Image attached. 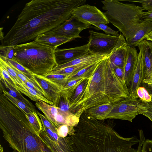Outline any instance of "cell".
Instances as JSON below:
<instances>
[{
  "label": "cell",
  "instance_id": "6da1fadb",
  "mask_svg": "<svg viewBox=\"0 0 152 152\" xmlns=\"http://www.w3.org/2000/svg\"><path fill=\"white\" fill-rule=\"evenodd\" d=\"M86 0H32L26 3L11 29L1 40L3 46H15L34 40L61 25L73 9Z\"/></svg>",
  "mask_w": 152,
  "mask_h": 152
},
{
  "label": "cell",
  "instance_id": "7a4b0ae2",
  "mask_svg": "<svg viewBox=\"0 0 152 152\" xmlns=\"http://www.w3.org/2000/svg\"><path fill=\"white\" fill-rule=\"evenodd\" d=\"M91 118L83 113L74 134L68 137L72 152H137L132 148L139 143L135 136L124 137L114 129L113 123Z\"/></svg>",
  "mask_w": 152,
  "mask_h": 152
},
{
  "label": "cell",
  "instance_id": "3957f363",
  "mask_svg": "<svg viewBox=\"0 0 152 152\" xmlns=\"http://www.w3.org/2000/svg\"><path fill=\"white\" fill-rule=\"evenodd\" d=\"M108 57L100 61L78 101L70 111L82 113L95 106L114 104L129 97V89L115 74Z\"/></svg>",
  "mask_w": 152,
  "mask_h": 152
},
{
  "label": "cell",
  "instance_id": "277c9868",
  "mask_svg": "<svg viewBox=\"0 0 152 152\" xmlns=\"http://www.w3.org/2000/svg\"><path fill=\"white\" fill-rule=\"evenodd\" d=\"M0 128L13 152H42L46 147L25 114L0 94Z\"/></svg>",
  "mask_w": 152,
  "mask_h": 152
},
{
  "label": "cell",
  "instance_id": "5b68a950",
  "mask_svg": "<svg viewBox=\"0 0 152 152\" xmlns=\"http://www.w3.org/2000/svg\"><path fill=\"white\" fill-rule=\"evenodd\" d=\"M103 13L107 20L124 37L127 43L150 21L144 20L142 7L134 3H124L118 0L102 1Z\"/></svg>",
  "mask_w": 152,
  "mask_h": 152
},
{
  "label": "cell",
  "instance_id": "8992f818",
  "mask_svg": "<svg viewBox=\"0 0 152 152\" xmlns=\"http://www.w3.org/2000/svg\"><path fill=\"white\" fill-rule=\"evenodd\" d=\"M13 60L34 74L44 76L57 66L55 49L34 41L14 46Z\"/></svg>",
  "mask_w": 152,
  "mask_h": 152
},
{
  "label": "cell",
  "instance_id": "52a82bcc",
  "mask_svg": "<svg viewBox=\"0 0 152 152\" xmlns=\"http://www.w3.org/2000/svg\"><path fill=\"white\" fill-rule=\"evenodd\" d=\"M89 33L88 50L93 54L109 56L115 49L126 42L122 34L115 36L92 30H89Z\"/></svg>",
  "mask_w": 152,
  "mask_h": 152
},
{
  "label": "cell",
  "instance_id": "ba28073f",
  "mask_svg": "<svg viewBox=\"0 0 152 152\" xmlns=\"http://www.w3.org/2000/svg\"><path fill=\"white\" fill-rule=\"evenodd\" d=\"M142 102L140 99L129 97L113 104L112 109L107 116V119H119L132 122L138 115L145 112Z\"/></svg>",
  "mask_w": 152,
  "mask_h": 152
},
{
  "label": "cell",
  "instance_id": "9c48e42d",
  "mask_svg": "<svg viewBox=\"0 0 152 152\" xmlns=\"http://www.w3.org/2000/svg\"><path fill=\"white\" fill-rule=\"evenodd\" d=\"M91 25L72 15L61 25L45 34L63 36L74 39L81 38L79 35L80 32L89 28Z\"/></svg>",
  "mask_w": 152,
  "mask_h": 152
},
{
  "label": "cell",
  "instance_id": "30bf717a",
  "mask_svg": "<svg viewBox=\"0 0 152 152\" xmlns=\"http://www.w3.org/2000/svg\"><path fill=\"white\" fill-rule=\"evenodd\" d=\"M72 15L85 23H97L108 24L109 22L102 12L96 7L84 4L73 9Z\"/></svg>",
  "mask_w": 152,
  "mask_h": 152
},
{
  "label": "cell",
  "instance_id": "8fae6325",
  "mask_svg": "<svg viewBox=\"0 0 152 152\" xmlns=\"http://www.w3.org/2000/svg\"><path fill=\"white\" fill-rule=\"evenodd\" d=\"M141 55L143 71L142 82L152 86V42L144 39L137 45Z\"/></svg>",
  "mask_w": 152,
  "mask_h": 152
},
{
  "label": "cell",
  "instance_id": "7c38bea8",
  "mask_svg": "<svg viewBox=\"0 0 152 152\" xmlns=\"http://www.w3.org/2000/svg\"><path fill=\"white\" fill-rule=\"evenodd\" d=\"M90 53L87 43L82 46L70 48L61 49L57 48L55 50L54 55L56 62L58 66Z\"/></svg>",
  "mask_w": 152,
  "mask_h": 152
},
{
  "label": "cell",
  "instance_id": "4fadbf2b",
  "mask_svg": "<svg viewBox=\"0 0 152 152\" xmlns=\"http://www.w3.org/2000/svg\"><path fill=\"white\" fill-rule=\"evenodd\" d=\"M35 79L46 93L48 99L54 106L58 107L60 99L62 88L44 76L34 74Z\"/></svg>",
  "mask_w": 152,
  "mask_h": 152
},
{
  "label": "cell",
  "instance_id": "5bb4252c",
  "mask_svg": "<svg viewBox=\"0 0 152 152\" xmlns=\"http://www.w3.org/2000/svg\"><path fill=\"white\" fill-rule=\"evenodd\" d=\"M139 53L135 48L127 46L126 60L124 67V80L127 87L129 86L137 63Z\"/></svg>",
  "mask_w": 152,
  "mask_h": 152
},
{
  "label": "cell",
  "instance_id": "9a60e30c",
  "mask_svg": "<svg viewBox=\"0 0 152 152\" xmlns=\"http://www.w3.org/2000/svg\"><path fill=\"white\" fill-rule=\"evenodd\" d=\"M58 112L56 116L53 124L57 127L62 124L74 127L78 124L83 113L78 110L75 113L70 111H63L58 107Z\"/></svg>",
  "mask_w": 152,
  "mask_h": 152
},
{
  "label": "cell",
  "instance_id": "2e32d148",
  "mask_svg": "<svg viewBox=\"0 0 152 152\" xmlns=\"http://www.w3.org/2000/svg\"><path fill=\"white\" fill-rule=\"evenodd\" d=\"M137 64L135 68L132 78L128 88L129 97L134 99L138 98L137 94V88L142 82L143 77L141 53L139 51Z\"/></svg>",
  "mask_w": 152,
  "mask_h": 152
},
{
  "label": "cell",
  "instance_id": "e0dca14e",
  "mask_svg": "<svg viewBox=\"0 0 152 152\" xmlns=\"http://www.w3.org/2000/svg\"><path fill=\"white\" fill-rule=\"evenodd\" d=\"M73 40L65 37L44 34L38 36L34 41L55 50L58 46Z\"/></svg>",
  "mask_w": 152,
  "mask_h": 152
},
{
  "label": "cell",
  "instance_id": "ac0fdd59",
  "mask_svg": "<svg viewBox=\"0 0 152 152\" xmlns=\"http://www.w3.org/2000/svg\"><path fill=\"white\" fill-rule=\"evenodd\" d=\"M113 104H106L92 107L84 112L86 115L98 120H105L112 109Z\"/></svg>",
  "mask_w": 152,
  "mask_h": 152
},
{
  "label": "cell",
  "instance_id": "d6986e66",
  "mask_svg": "<svg viewBox=\"0 0 152 152\" xmlns=\"http://www.w3.org/2000/svg\"><path fill=\"white\" fill-rule=\"evenodd\" d=\"M127 47V43L126 42L111 53L108 58L112 64L124 68L126 57Z\"/></svg>",
  "mask_w": 152,
  "mask_h": 152
},
{
  "label": "cell",
  "instance_id": "ffe728a7",
  "mask_svg": "<svg viewBox=\"0 0 152 152\" xmlns=\"http://www.w3.org/2000/svg\"><path fill=\"white\" fill-rule=\"evenodd\" d=\"M0 58L9 63L19 71L26 77L29 81L32 83L36 87L45 94L47 97V99L49 100L48 95L43 89L39 83L34 78V74L13 60L9 59L1 56H0Z\"/></svg>",
  "mask_w": 152,
  "mask_h": 152
},
{
  "label": "cell",
  "instance_id": "44dd1931",
  "mask_svg": "<svg viewBox=\"0 0 152 152\" xmlns=\"http://www.w3.org/2000/svg\"><path fill=\"white\" fill-rule=\"evenodd\" d=\"M16 89L21 93L28 97L32 100L36 102L42 101L50 105H54L53 103L44 96L39 94L34 89L28 87L24 83L23 86L16 85Z\"/></svg>",
  "mask_w": 152,
  "mask_h": 152
},
{
  "label": "cell",
  "instance_id": "7402d4cb",
  "mask_svg": "<svg viewBox=\"0 0 152 152\" xmlns=\"http://www.w3.org/2000/svg\"><path fill=\"white\" fill-rule=\"evenodd\" d=\"M35 105L36 107L53 124L55 117L58 113V107L41 100L36 102Z\"/></svg>",
  "mask_w": 152,
  "mask_h": 152
},
{
  "label": "cell",
  "instance_id": "603a6c76",
  "mask_svg": "<svg viewBox=\"0 0 152 152\" xmlns=\"http://www.w3.org/2000/svg\"><path fill=\"white\" fill-rule=\"evenodd\" d=\"M86 78L80 77L69 80L62 88L61 94L70 100L77 86Z\"/></svg>",
  "mask_w": 152,
  "mask_h": 152
},
{
  "label": "cell",
  "instance_id": "cb8c5ba5",
  "mask_svg": "<svg viewBox=\"0 0 152 152\" xmlns=\"http://www.w3.org/2000/svg\"><path fill=\"white\" fill-rule=\"evenodd\" d=\"M39 136L46 148L51 152H70L64 150L57 142L51 140L44 131L43 127L40 133Z\"/></svg>",
  "mask_w": 152,
  "mask_h": 152
},
{
  "label": "cell",
  "instance_id": "d4e9b609",
  "mask_svg": "<svg viewBox=\"0 0 152 152\" xmlns=\"http://www.w3.org/2000/svg\"><path fill=\"white\" fill-rule=\"evenodd\" d=\"M94 64L89 63L85 64L70 66L59 70L52 71L48 74H64L67 75L69 76L75 74L83 69Z\"/></svg>",
  "mask_w": 152,
  "mask_h": 152
},
{
  "label": "cell",
  "instance_id": "484cf974",
  "mask_svg": "<svg viewBox=\"0 0 152 152\" xmlns=\"http://www.w3.org/2000/svg\"><path fill=\"white\" fill-rule=\"evenodd\" d=\"M26 116L37 134L39 136L43 126L37 112H32L30 114H26Z\"/></svg>",
  "mask_w": 152,
  "mask_h": 152
},
{
  "label": "cell",
  "instance_id": "4316f807",
  "mask_svg": "<svg viewBox=\"0 0 152 152\" xmlns=\"http://www.w3.org/2000/svg\"><path fill=\"white\" fill-rule=\"evenodd\" d=\"M99 62L91 65L75 74L68 76L69 80L80 77H84L89 79L93 74Z\"/></svg>",
  "mask_w": 152,
  "mask_h": 152
},
{
  "label": "cell",
  "instance_id": "83f0119b",
  "mask_svg": "<svg viewBox=\"0 0 152 152\" xmlns=\"http://www.w3.org/2000/svg\"><path fill=\"white\" fill-rule=\"evenodd\" d=\"M0 78L6 88L16 89V84L4 67L0 64Z\"/></svg>",
  "mask_w": 152,
  "mask_h": 152
},
{
  "label": "cell",
  "instance_id": "f1b7e54d",
  "mask_svg": "<svg viewBox=\"0 0 152 152\" xmlns=\"http://www.w3.org/2000/svg\"><path fill=\"white\" fill-rule=\"evenodd\" d=\"M1 92H2L4 95L8 100L19 108L25 114H29L32 112L25 104L11 96L7 91L3 90Z\"/></svg>",
  "mask_w": 152,
  "mask_h": 152
},
{
  "label": "cell",
  "instance_id": "f546056e",
  "mask_svg": "<svg viewBox=\"0 0 152 152\" xmlns=\"http://www.w3.org/2000/svg\"><path fill=\"white\" fill-rule=\"evenodd\" d=\"M7 88L8 89V92L11 96L22 102L32 112L37 111L33 104L23 96L19 91L15 89L11 88Z\"/></svg>",
  "mask_w": 152,
  "mask_h": 152
},
{
  "label": "cell",
  "instance_id": "4dcf8cb0",
  "mask_svg": "<svg viewBox=\"0 0 152 152\" xmlns=\"http://www.w3.org/2000/svg\"><path fill=\"white\" fill-rule=\"evenodd\" d=\"M88 79H85L77 88L72 96L70 99L71 102L70 110L78 101L83 94L88 82Z\"/></svg>",
  "mask_w": 152,
  "mask_h": 152
},
{
  "label": "cell",
  "instance_id": "1f68e13d",
  "mask_svg": "<svg viewBox=\"0 0 152 152\" xmlns=\"http://www.w3.org/2000/svg\"><path fill=\"white\" fill-rule=\"evenodd\" d=\"M44 76L58 84L62 88L69 80L68 78L69 76L66 75L48 74Z\"/></svg>",
  "mask_w": 152,
  "mask_h": 152
},
{
  "label": "cell",
  "instance_id": "d6a6232c",
  "mask_svg": "<svg viewBox=\"0 0 152 152\" xmlns=\"http://www.w3.org/2000/svg\"><path fill=\"white\" fill-rule=\"evenodd\" d=\"M0 64L6 69L11 77L15 82L16 85L23 86L24 82L18 77L16 72L6 61L0 58Z\"/></svg>",
  "mask_w": 152,
  "mask_h": 152
},
{
  "label": "cell",
  "instance_id": "836d02e7",
  "mask_svg": "<svg viewBox=\"0 0 152 152\" xmlns=\"http://www.w3.org/2000/svg\"><path fill=\"white\" fill-rule=\"evenodd\" d=\"M57 134L61 137H66L68 135L70 136L74 134V127L62 124L58 126L57 127Z\"/></svg>",
  "mask_w": 152,
  "mask_h": 152
},
{
  "label": "cell",
  "instance_id": "e575fe53",
  "mask_svg": "<svg viewBox=\"0 0 152 152\" xmlns=\"http://www.w3.org/2000/svg\"><path fill=\"white\" fill-rule=\"evenodd\" d=\"M137 95L140 99L144 102H150L152 101V96L144 87L140 86L137 91Z\"/></svg>",
  "mask_w": 152,
  "mask_h": 152
},
{
  "label": "cell",
  "instance_id": "d590c367",
  "mask_svg": "<svg viewBox=\"0 0 152 152\" xmlns=\"http://www.w3.org/2000/svg\"><path fill=\"white\" fill-rule=\"evenodd\" d=\"M14 53V46H3L0 47V56L8 59H13Z\"/></svg>",
  "mask_w": 152,
  "mask_h": 152
},
{
  "label": "cell",
  "instance_id": "8d00e7d4",
  "mask_svg": "<svg viewBox=\"0 0 152 152\" xmlns=\"http://www.w3.org/2000/svg\"><path fill=\"white\" fill-rule=\"evenodd\" d=\"M90 24L103 31L106 34L115 36H118L120 35L118 34V31H116L113 30L106 24L97 23H91Z\"/></svg>",
  "mask_w": 152,
  "mask_h": 152
},
{
  "label": "cell",
  "instance_id": "74e56055",
  "mask_svg": "<svg viewBox=\"0 0 152 152\" xmlns=\"http://www.w3.org/2000/svg\"><path fill=\"white\" fill-rule=\"evenodd\" d=\"M37 112L40 118L42 125L57 133V128L56 126L45 115H43L39 111H37Z\"/></svg>",
  "mask_w": 152,
  "mask_h": 152
},
{
  "label": "cell",
  "instance_id": "f35d334b",
  "mask_svg": "<svg viewBox=\"0 0 152 152\" xmlns=\"http://www.w3.org/2000/svg\"><path fill=\"white\" fill-rule=\"evenodd\" d=\"M71 102L69 99L61 94L58 106L63 111H70Z\"/></svg>",
  "mask_w": 152,
  "mask_h": 152
},
{
  "label": "cell",
  "instance_id": "ab89813d",
  "mask_svg": "<svg viewBox=\"0 0 152 152\" xmlns=\"http://www.w3.org/2000/svg\"><path fill=\"white\" fill-rule=\"evenodd\" d=\"M128 1L140 3L141 4V7L143 10H146L147 12L152 11V0L129 1Z\"/></svg>",
  "mask_w": 152,
  "mask_h": 152
},
{
  "label": "cell",
  "instance_id": "60d3db41",
  "mask_svg": "<svg viewBox=\"0 0 152 152\" xmlns=\"http://www.w3.org/2000/svg\"><path fill=\"white\" fill-rule=\"evenodd\" d=\"M142 102L145 111L141 114L147 117L152 122V100L150 102Z\"/></svg>",
  "mask_w": 152,
  "mask_h": 152
},
{
  "label": "cell",
  "instance_id": "b9f144b4",
  "mask_svg": "<svg viewBox=\"0 0 152 152\" xmlns=\"http://www.w3.org/2000/svg\"><path fill=\"white\" fill-rule=\"evenodd\" d=\"M112 65L114 71L118 77L122 82L125 83L124 68L118 67L113 64H112Z\"/></svg>",
  "mask_w": 152,
  "mask_h": 152
},
{
  "label": "cell",
  "instance_id": "7bdbcfd3",
  "mask_svg": "<svg viewBox=\"0 0 152 152\" xmlns=\"http://www.w3.org/2000/svg\"><path fill=\"white\" fill-rule=\"evenodd\" d=\"M142 152H152V140H145L142 146Z\"/></svg>",
  "mask_w": 152,
  "mask_h": 152
},
{
  "label": "cell",
  "instance_id": "ee69618b",
  "mask_svg": "<svg viewBox=\"0 0 152 152\" xmlns=\"http://www.w3.org/2000/svg\"><path fill=\"white\" fill-rule=\"evenodd\" d=\"M140 140L139 145L137 149V152H142V146L143 143L145 140V137L144 136L143 131L142 130H139Z\"/></svg>",
  "mask_w": 152,
  "mask_h": 152
},
{
  "label": "cell",
  "instance_id": "f6af8a7d",
  "mask_svg": "<svg viewBox=\"0 0 152 152\" xmlns=\"http://www.w3.org/2000/svg\"><path fill=\"white\" fill-rule=\"evenodd\" d=\"M5 61L7 63L9 64V65H10L15 71L18 77L21 79V80L23 81V82L25 83L27 82V80H28L26 77L18 69H17L16 68L11 65L9 63Z\"/></svg>",
  "mask_w": 152,
  "mask_h": 152
},
{
  "label": "cell",
  "instance_id": "bcb514c9",
  "mask_svg": "<svg viewBox=\"0 0 152 152\" xmlns=\"http://www.w3.org/2000/svg\"><path fill=\"white\" fill-rule=\"evenodd\" d=\"M142 19L145 21L152 22V11L144 12Z\"/></svg>",
  "mask_w": 152,
  "mask_h": 152
},
{
  "label": "cell",
  "instance_id": "7dc6e473",
  "mask_svg": "<svg viewBox=\"0 0 152 152\" xmlns=\"http://www.w3.org/2000/svg\"><path fill=\"white\" fill-rule=\"evenodd\" d=\"M145 39L152 42V32L147 35L145 37Z\"/></svg>",
  "mask_w": 152,
  "mask_h": 152
},
{
  "label": "cell",
  "instance_id": "c3c4849f",
  "mask_svg": "<svg viewBox=\"0 0 152 152\" xmlns=\"http://www.w3.org/2000/svg\"><path fill=\"white\" fill-rule=\"evenodd\" d=\"M148 91L149 93L151 95L152 97V86H148Z\"/></svg>",
  "mask_w": 152,
  "mask_h": 152
},
{
  "label": "cell",
  "instance_id": "681fc988",
  "mask_svg": "<svg viewBox=\"0 0 152 152\" xmlns=\"http://www.w3.org/2000/svg\"><path fill=\"white\" fill-rule=\"evenodd\" d=\"M0 152H4L3 148L1 145H0Z\"/></svg>",
  "mask_w": 152,
  "mask_h": 152
},
{
  "label": "cell",
  "instance_id": "f907efd6",
  "mask_svg": "<svg viewBox=\"0 0 152 152\" xmlns=\"http://www.w3.org/2000/svg\"><path fill=\"white\" fill-rule=\"evenodd\" d=\"M42 152H46L45 151H43Z\"/></svg>",
  "mask_w": 152,
  "mask_h": 152
},
{
  "label": "cell",
  "instance_id": "816d5d0a",
  "mask_svg": "<svg viewBox=\"0 0 152 152\" xmlns=\"http://www.w3.org/2000/svg\"><path fill=\"white\" fill-rule=\"evenodd\" d=\"M151 126H152V125H151Z\"/></svg>",
  "mask_w": 152,
  "mask_h": 152
}]
</instances>
